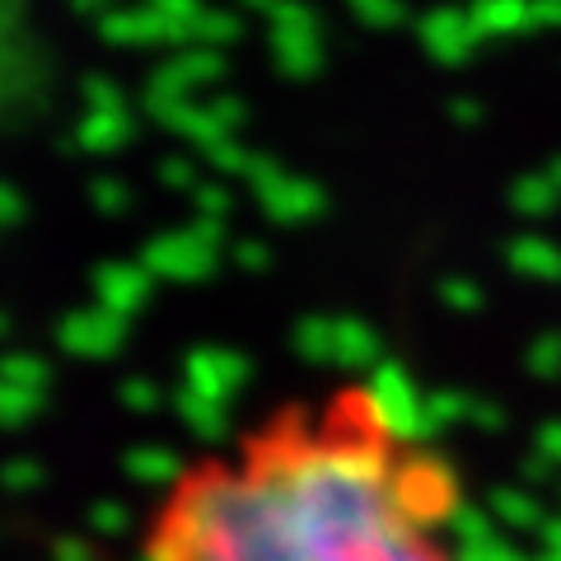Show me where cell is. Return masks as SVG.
<instances>
[{
	"mask_svg": "<svg viewBox=\"0 0 561 561\" xmlns=\"http://www.w3.org/2000/svg\"><path fill=\"white\" fill-rule=\"evenodd\" d=\"M24 408H33V398L28 393H20L14 383H0V416H24Z\"/></svg>",
	"mask_w": 561,
	"mask_h": 561,
	"instance_id": "8",
	"label": "cell"
},
{
	"mask_svg": "<svg viewBox=\"0 0 561 561\" xmlns=\"http://www.w3.org/2000/svg\"><path fill=\"white\" fill-rule=\"evenodd\" d=\"M127 398L136 402V408H146V402H154V389H140V383H131V389H127Z\"/></svg>",
	"mask_w": 561,
	"mask_h": 561,
	"instance_id": "10",
	"label": "cell"
},
{
	"mask_svg": "<svg viewBox=\"0 0 561 561\" xmlns=\"http://www.w3.org/2000/svg\"><path fill=\"white\" fill-rule=\"evenodd\" d=\"M131 472L136 478H150V482H169L173 472H179V463H173L169 449H140V454H131Z\"/></svg>",
	"mask_w": 561,
	"mask_h": 561,
	"instance_id": "6",
	"label": "cell"
},
{
	"mask_svg": "<svg viewBox=\"0 0 561 561\" xmlns=\"http://www.w3.org/2000/svg\"><path fill=\"white\" fill-rule=\"evenodd\" d=\"M187 383L197 393L225 402V393H234L243 383V360L230 356V351H197V356L187 360Z\"/></svg>",
	"mask_w": 561,
	"mask_h": 561,
	"instance_id": "2",
	"label": "cell"
},
{
	"mask_svg": "<svg viewBox=\"0 0 561 561\" xmlns=\"http://www.w3.org/2000/svg\"><path fill=\"white\" fill-rule=\"evenodd\" d=\"M99 534H122V519H127V515H122L117 511V505H99Z\"/></svg>",
	"mask_w": 561,
	"mask_h": 561,
	"instance_id": "9",
	"label": "cell"
},
{
	"mask_svg": "<svg viewBox=\"0 0 561 561\" xmlns=\"http://www.w3.org/2000/svg\"><path fill=\"white\" fill-rule=\"evenodd\" d=\"M210 239H202L197 230L183 234V239H160L154 249L146 253V267L150 272H164V276H202L210 272Z\"/></svg>",
	"mask_w": 561,
	"mask_h": 561,
	"instance_id": "1",
	"label": "cell"
},
{
	"mask_svg": "<svg viewBox=\"0 0 561 561\" xmlns=\"http://www.w3.org/2000/svg\"><path fill=\"white\" fill-rule=\"evenodd\" d=\"M99 290H103V309L127 313L140 305V295H146V276L131 272V267H113V272L99 276Z\"/></svg>",
	"mask_w": 561,
	"mask_h": 561,
	"instance_id": "4",
	"label": "cell"
},
{
	"mask_svg": "<svg viewBox=\"0 0 561 561\" xmlns=\"http://www.w3.org/2000/svg\"><path fill=\"white\" fill-rule=\"evenodd\" d=\"M179 408H183V421L192 431H202V435H220L225 431V412H220V398H206V393H183L179 398Z\"/></svg>",
	"mask_w": 561,
	"mask_h": 561,
	"instance_id": "5",
	"label": "cell"
},
{
	"mask_svg": "<svg viewBox=\"0 0 561 561\" xmlns=\"http://www.w3.org/2000/svg\"><path fill=\"white\" fill-rule=\"evenodd\" d=\"M66 346L70 351H90V356H99V351H113L117 346V319H113V309H103V313H76L66 328Z\"/></svg>",
	"mask_w": 561,
	"mask_h": 561,
	"instance_id": "3",
	"label": "cell"
},
{
	"mask_svg": "<svg viewBox=\"0 0 561 561\" xmlns=\"http://www.w3.org/2000/svg\"><path fill=\"white\" fill-rule=\"evenodd\" d=\"M0 370H5V375H0L5 383H43V365H33V360H24V356L5 360Z\"/></svg>",
	"mask_w": 561,
	"mask_h": 561,
	"instance_id": "7",
	"label": "cell"
}]
</instances>
